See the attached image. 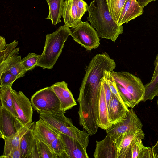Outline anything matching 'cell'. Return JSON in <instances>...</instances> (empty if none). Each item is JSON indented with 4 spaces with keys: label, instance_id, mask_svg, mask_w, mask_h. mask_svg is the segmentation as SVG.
<instances>
[{
    "label": "cell",
    "instance_id": "obj_27",
    "mask_svg": "<svg viewBox=\"0 0 158 158\" xmlns=\"http://www.w3.org/2000/svg\"><path fill=\"white\" fill-rule=\"evenodd\" d=\"M40 158H57L51 146L46 142L36 136Z\"/></svg>",
    "mask_w": 158,
    "mask_h": 158
},
{
    "label": "cell",
    "instance_id": "obj_19",
    "mask_svg": "<svg viewBox=\"0 0 158 158\" xmlns=\"http://www.w3.org/2000/svg\"><path fill=\"white\" fill-rule=\"evenodd\" d=\"M97 120L98 126L102 129L106 130L112 126L108 119V108L102 83L98 105Z\"/></svg>",
    "mask_w": 158,
    "mask_h": 158
},
{
    "label": "cell",
    "instance_id": "obj_16",
    "mask_svg": "<svg viewBox=\"0 0 158 158\" xmlns=\"http://www.w3.org/2000/svg\"><path fill=\"white\" fill-rule=\"evenodd\" d=\"M144 8L137 0H127L121 11L117 24L120 26L141 15Z\"/></svg>",
    "mask_w": 158,
    "mask_h": 158
},
{
    "label": "cell",
    "instance_id": "obj_7",
    "mask_svg": "<svg viewBox=\"0 0 158 158\" xmlns=\"http://www.w3.org/2000/svg\"><path fill=\"white\" fill-rule=\"evenodd\" d=\"M88 6L83 0H65L64 2L62 12L65 25L71 28L76 26L88 10Z\"/></svg>",
    "mask_w": 158,
    "mask_h": 158
},
{
    "label": "cell",
    "instance_id": "obj_38",
    "mask_svg": "<svg viewBox=\"0 0 158 158\" xmlns=\"http://www.w3.org/2000/svg\"><path fill=\"white\" fill-rule=\"evenodd\" d=\"M5 39L2 36L0 37V51H1L5 48L6 46Z\"/></svg>",
    "mask_w": 158,
    "mask_h": 158
},
{
    "label": "cell",
    "instance_id": "obj_25",
    "mask_svg": "<svg viewBox=\"0 0 158 158\" xmlns=\"http://www.w3.org/2000/svg\"><path fill=\"white\" fill-rule=\"evenodd\" d=\"M110 13L117 23L127 0H106Z\"/></svg>",
    "mask_w": 158,
    "mask_h": 158
},
{
    "label": "cell",
    "instance_id": "obj_6",
    "mask_svg": "<svg viewBox=\"0 0 158 158\" xmlns=\"http://www.w3.org/2000/svg\"><path fill=\"white\" fill-rule=\"evenodd\" d=\"M111 73L115 82L121 85L132 95L137 105L143 101L145 87L139 78L126 71H112Z\"/></svg>",
    "mask_w": 158,
    "mask_h": 158
},
{
    "label": "cell",
    "instance_id": "obj_13",
    "mask_svg": "<svg viewBox=\"0 0 158 158\" xmlns=\"http://www.w3.org/2000/svg\"><path fill=\"white\" fill-rule=\"evenodd\" d=\"M19 49V47L16 48L4 61L0 63V73L8 70L18 78L25 76L27 72L22 65L21 56L18 55Z\"/></svg>",
    "mask_w": 158,
    "mask_h": 158
},
{
    "label": "cell",
    "instance_id": "obj_37",
    "mask_svg": "<svg viewBox=\"0 0 158 158\" xmlns=\"http://www.w3.org/2000/svg\"><path fill=\"white\" fill-rule=\"evenodd\" d=\"M152 148L153 158H158V140L156 143Z\"/></svg>",
    "mask_w": 158,
    "mask_h": 158
},
{
    "label": "cell",
    "instance_id": "obj_30",
    "mask_svg": "<svg viewBox=\"0 0 158 158\" xmlns=\"http://www.w3.org/2000/svg\"><path fill=\"white\" fill-rule=\"evenodd\" d=\"M40 55L30 53L22 59L21 63L24 69L27 72L36 67Z\"/></svg>",
    "mask_w": 158,
    "mask_h": 158
},
{
    "label": "cell",
    "instance_id": "obj_1",
    "mask_svg": "<svg viewBox=\"0 0 158 158\" xmlns=\"http://www.w3.org/2000/svg\"><path fill=\"white\" fill-rule=\"evenodd\" d=\"M88 21L95 28L99 37L115 42L123 33V27L113 20L109 12L106 0H93L88 6Z\"/></svg>",
    "mask_w": 158,
    "mask_h": 158
},
{
    "label": "cell",
    "instance_id": "obj_24",
    "mask_svg": "<svg viewBox=\"0 0 158 158\" xmlns=\"http://www.w3.org/2000/svg\"><path fill=\"white\" fill-rule=\"evenodd\" d=\"M0 87L1 105L15 117L19 118L13 104L11 92L12 87L3 86Z\"/></svg>",
    "mask_w": 158,
    "mask_h": 158
},
{
    "label": "cell",
    "instance_id": "obj_17",
    "mask_svg": "<svg viewBox=\"0 0 158 158\" xmlns=\"http://www.w3.org/2000/svg\"><path fill=\"white\" fill-rule=\"evenodd\" d=\"M34 132L35 136L44 141L50 146L52 141L59 137L60 133L40 118L35 123Z\"/></svg>",
    "mask_w": 158,
    "mask_h": 158
},
{
    "label": "cell",
    "instance_id": "obj_4",
    "mask_svg": "<svg viewBox=\"0 0 158 158\" xmlns=\"http://www.w3.org/2000/svg\"><path fill=\"white\" fill-rule=\"evenodd\" d=\"M30 102L33 108L38 113L56 111L60 110V101L51 87L36 91L32 96Z\"/></svg>",
    "mask_w": 158,
    "mask_h": 158
},
{
    "label": "cell",
    "instance_id": "obj_10",
    "mask_svg": "<svg viewBox=\"0 0 158 158\" xmlns=\"http://www.w3.org/2000/svg\"><path fill=\"white\" fill-rule=\"evenodd\" d=\"M13 104L19 117L24 125L32 122L33 108L31 102L21 91L11 90Z\"/></svg>",
    "mask_w": 158,
    "mask_h": 158
},
{
    "label": "cell",
    "instance_id": "obj_22",
    "mask_svg": "<svg viewBox=\"0 0 158 158\" xmlns=\"http://www.w3.org/2000/svg\"><path fill=\"white\" fill-rule=\"evenodd\" d=\"M48 4L49 13L46 18L51 20L53 25L61 22L64 0H46Z\"/></svg>",
    "mask_w": 158,
    "mask_h": 158
},
{
    "label": "cell",
    "instance_id": "obj_35",
    "mask_svg": "<svg viewBox=\"0 0 158 158\" xmlns=\"http://www.w3.org/2000/svg\"><path fill=\"white\" fill-rule=\"evenodd\" d=\"M6 158H21L20 145L12 150Z\"/></svg>",
    "mask_w": 158,
    "mask_h": 158
},
{
    "label": "cell",
    "instance_id": "obj_2",
    "mask_svg": "<svg viewBox=\"0 0 158 158\" xmlns=\"http://www.w3.org/2000/svg\"><path fill=\"white\" fill-rule=\"evenodd\" d=\"M71 35L69 27L65 25L60 27L52 33L47 34L44 50L36 67L44 69L52 68L62 52L65 42Z\"/></svg>",
    "mask_w": 158,
    "mask_h": 158
},
{
    "label": "cell",
    "instance_id": "obj_15",
    "mask_svg": "<svg viewBox=\"0 0 158 158\" xmlns=\"http://www.w3.org/2000/svg\"><path fill=\"white\" fill-rule=\"evenodd\" d=\"M129 109L112 93L108 110V119L111 125H114L122 121L126 116Z\"/></svg>",
    "mask_w": 158,
    "mask_h": 158
},
{
    "label": "cell",
    "instance_id": "obj_40",
    "mask_svg": "<svg viewBox=\"0 0 158 158\" xmlns=\"http://www.w3.org/2000/svg\"><path fill=\"white\" fill-rule=\"evenodd\" d=\"M157 106H158V99L157 100Z\"/></svg>",
    "mask_w": 158,
    "mask_h": 158
},
{
    "label": "cell",
    "instance_id": "obj_26",
    "mask_svg": "<svg viewBox=\"0 0 158 158\" xmlns=\"http://www.w3.org/2000/svg\"><path fill=\"white\" fill-rule=\"evenodd\" d=\"M145 94L142 101L145 102L152 100L156 96H158V73L155 78L144 85Z\"/></svg>",
    "mask_w": 158,
    "mask_h": 158
},
{
    "label": "cell",
    "instance_id": "obj_11",
    "mask_svg": "<svg viewBox=\"0 0 158 158\" xmlns=\"http://www.w3.org/2000/svg\"><path fill=\"white\" fill-rule=\"evenodd\" d=\"M60 137L64 146V151L59 158H88L85 148L81 144L72 138L60 133Z\"/></svg>",
    "mask_w": 158,
    "mask_h": 158
},
{
    "label": "cell",
    "instance_id": "obj_31",
    "mask_svg": "<svg viewBox=\"0 0 158 158\" xmlns=\"http://www.w3.org/2000/svg\"><path fill=\"white\" fill-rule=\"evenodd\" d=\"M0 87H12L13 82L18 78L10 70H6L0 73Z\"/></svg>",
    "mask_w": 158,
    "mask_h": 158
},
{
    "label": "cell",
    "instance_id": "obj_23",
    "mask_svg": "<svg viewBox=\"0 0 158 158\" xmlns=\"http://www.w3.org/2000/svg\"><path fill=\"white\" fill-rule=\"evenodd\" d=\"M35 127L29 129L21 139L20 146L21 158H27L32 152L35 138Z\"/></svg>",
    "mask_w": 158,
    "mask_h": 158
},
{
    "label": "cell",
    "instance_id": "obj_33",
    "mask_svg": "<svg viewBox=\"0 0 158 158\" xmlns=\"http://www.w3.org/2000/svg\"><path fill=\"white\" fill-rule=\"evenodd\" d=\"M50 146L58 158L60 157L65 150L64 144L60 136L52 141Z\"/></svg>",
    "mask_w": 158,
    "mask_h": 158
},
{
    "label": "cell",
    "instance_id": "obj_14",
    "mask_svg": "<svg viewBox=\"0 0 158 158\" xmlns=\"http://www.w3.org/2000/svg\"><path fill=\"white\" fill-rule=\"evenodd\" d=\"M144 137L142 128L120 136L114 141L117 149V158H127L128 149L133 140L136 137L143 139Z\"/></svg>",
    "mask_w": 158,
    "mask_h": 158
},
{
    "label": "cell",
    "instance_id": "obj_36",
    "mask_svg": "<svg viewBox=\"0 0 158 158\" xmlns=\"http://www.w3.org/2000/svg\"><path fill=\"white\" fill-rule=\"evenodd\" d=\"M154 70L151 81L152 80L158 73V54L156 56L154 62Z\"/></svg>",
    "mask_w": 158,
    "mask_h": 158
},
{
    "label": "cell",
    "instance_id": "obj_21",
    "mask_svg": "<svg viewBox=\"0 0 158 158\" xmlns=\"http://www.w3.org/2000/svg\"><path fill=\"white\" fill-rule=\"evenodd\" d=\"M34 122L24 126L16 134L5 140L3 154L0 158H6L11 151L20 145L22 137L29 129L35 126Z\"/></svg>",
    "mask_w": 158,
    "mask_h": 158
},
{
    "label": "cell",
    "instance_id": "obj_28",
    "mask_svg": "<svg viewBox=\"0 0 158 158\" xmlns=\"http://www.w3.org/2000/svg\"><path fill=\"white\" fill-rule=\"evenodd\" d=\"M115 83L117 89L126 106L132 109L137 105L132 95L121 85L116 82Z\"/></svg>",
    "mask_w": 158,
    "mask_h": 158
},
{
    "label": "cell",
    "instance_id": "obj_18",
    "mask_svg": "<svg viewBox=\"0 0 158 158\" xmlns=\"http://www.w3.org/2000/svg\"><path fill=\"white\" fill-rule=\"evenodd\" d=\"M93 155L95 158H117V149L110 136L107 135L103 140L96 141Z\"/></svg>",
    "mask_w": 158,
    "mask_h": 158
},
{
    "label": "cell",
    "instance_id": "obj_20",
    "mask_svg": "<svg viewBox=\"0 0 158 158\" xmlns=\"http://www.w3.org/2000/svg\"><path fill=\"white\" fill-rule=\"evenodd\" d=\"M127 158H153L152 148L144 146L140 138H135L130 146Z\"/></svg>",
    "mask_w": 158,
    "mask_h": 158
},
{
    "label": "cell",
    "instance_id": "obj_5",
    "mask_svg": "<svg viewBox=\"0 0 158 158\" xmlns=\"http://www.w3.org/2000/svg\"><path fill=\"white\" fill-rule=\"evenodd\" d=\"M70 30L73 40L86 51L96 49L99 46L100 39L97 32L88 21H81Z\"/></svg>",
    "mask_w": 158,
    "mask_h": 158
},
{
    "label": "cell",
    "instance_id": "obj_34",
    "mask_svg": "<svg viewBox=\"0 0 158 158\" xmlns=\"http://www.w3.org/2000/svg\"><path fill=\"white\" fill-rule=\"evenodd\" d=\"M28 158H40L36 137L35 138L32 152Z\"/></svg>",
    "mask_w": 158,
    "mask_h": 158
},
{
    "label": "cell",
    "instance_id": "obj_29",
    "mask_svg": "<svg viewBox=\"0 0 158 158\" xmlns=\"http://www.w3.org/2000/svg\"><path fill=\"white\" fill-rule=\"evenodd\" d=\"M111 71L106 70L104 71V77L112 93L115 95L119 101L123 105L126 106L123 102L117 89L115 82L111 74Z\"/></svg>",
    "mask_w": 158,
    "mask_h": 158
},
{
    "label": "cell",
    "instance_id": "obj_39",
    "mask_svg": "<svg viewBox=\"0 0 158 158\" xmlns=\"http://www.w3.org/2000/svg\"><path fill=\"white\" fill-rule=\"evenodd\" d=\"M157 0H137L138 2L143 8L146 6L149 2Z\"/></svg>",
    "mask_w": 158,
    "mask_h": 158
},
{
    "label": "cell",
    "instance_id": "obj_32",
    "mask_svg": "<svg viewBox=\"0 0 158 158\" xmlns=\"http://www.w3.org/2000/svg\"><path fill=\"white\" fill-rule=\"evenodd\" d=\"M18 42L14 40L13 42L6 44L4 49L0 51V63L4 61L8 55L15 48Z\"/></svg>",
    "mask_w": 158,
    "mask_h": 158
},
{
    "label": "cell",
    "instance_id": "obj_8",
    "mask_svg": "<svg viewBox=\"0 0 158 158\" xmlns=\"http://www.w3.org/2000/svg\"><path fill=\"white\" fill-rule=\"evenodd\" d=\"M142 123L136 113L131 108L126 116L121 121L106 130L107 135L115 141L121 135L141 129Z\"/></svg>",
    "mask_w": 158,
    "mask_h": 158
},
{
    "label": "cell",
    "instance_id": "obj_9",
    "mask_svg": "<svg viewBox=\"0 0 158 158\" xmlns=\"http://www.w3.org/2000/svg\"><path fill=\"white\" fill-rule=\"evenodd\" d=\"M24 126L19 118L5 108L0 107V136L4 140L16 134Z\"/></svg>",
    "mask_w": 158,
    "mask_h": 158
},
{
    "label": "cell",
    "instance_id": "obj_12",
    "mask_svg": "<svg viewBox=\"0 0 158 158\" xmlns=\"http://www.w3.org/2000/svg\"><path fill=\"white\" fill-rule=\"evenodd\" d=\"M60 102V110L64 113L77 105L73 95L64 81L56 82L51 86Z\"/></svg>",
    "mask_w": 158,
    "mask_h": 158
},
{
    "label": "cell",
    "instance_id": "obj_3",
    "mask_svg": "<svg viewBox=\"0 0 158 158\" xmlns=\"http://www.w3.org/2000/svg\"><path fill=\"white\" fill-rule=\"evenodd\" d=\"M61 111L52 112H40V118H41L60 133L73 139L85 148L89 143V134L81 131L74 126L71 120L64 115Z\"/></svg>",
    "mask_w": 158,
    "mask_h": 158
}]
</instances>
